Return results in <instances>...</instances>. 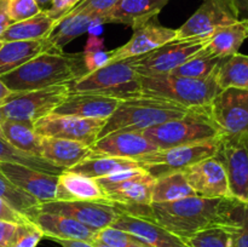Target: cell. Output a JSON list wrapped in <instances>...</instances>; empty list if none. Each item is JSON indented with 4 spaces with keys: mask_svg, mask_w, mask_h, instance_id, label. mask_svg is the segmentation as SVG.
I'll list each match as a JSON object with an SVG mask.
<instances>
[{
    "mask_svg": "<svg viewBox=\"0 0 248 247\" xmlns=\"http://www.w3.org/2000/svg\"><path fill=\"white\" fill-rule=\"evenodd\" d=\"M92 245H93L94 247H113V246H109V245L102 244V242H98V241H92Z\"/></svg>",
    "mask_w": 248,
    "mask_h": 247,
    "instance_id": "cell-53",
    "label": "cell"
},
{
    "mask_svg": "<svg viewBox=\"0 0 248 247\" xmlns=\"http://www.w3.org/2000/svg\"><path fill=\"white\" fill-rule=\"evenodd\" d=\"M0 222L26 224V223H31V220L27 216H24L23 213L15 210L11 205H9L6 201L0 198Z\"/></svg>",
    "mask_w": 248,
    "mask_h": 247,
    "instance_id": "cell-43",
    "label": "cell"
},
{
    "mask_svg": "<svg viewBox=\"0 0 248 247\" xmlns=\"http://www.w3.org/2000/svg\"><path fill=\"white\" fill-rule=\"evenodd\" d=\"M118 1L119 0H81L72 12H87L102 18Z\"/></svg>",
    "mask_w": 248,
    "mask_h": 247,
    "instance_id": "cell-42",
    "label": "cell"
},
{
    "mask_svg": "<svg viewBox=\"0 0 248 247\" xmlns=\"http://www.w3.org/2000/svg\"><path fill=\"white\" fill-rule=\"evenodd\" d=\"M215 156L224 166L232 198L248 203V135H222Z\"/></svg>",
    "mask_w": 248,
    "mask_h": 247,
    "instance_id": "cell-12",
    "label": "cell"
},
{
    "mask_svg": "<svg viewBox=\"0 0 248 247\" xmlns=\"http://www.w3.org/2000/svg\"><path fill=\"white\" fill-rule=\"evenodd\" d=\"M4 120H5V118H4V115H2L1 110H0V126H1V124L4 123Z\"/></svg>",
    "mask_w": 248,
    "mask_h": 247,
    "instance_id": "cell-54",
    "label": "cell"
},
{
    "mask_svg": "<svg viewBox=\"0 0 248 247\" xmlns=\"http://www.w3.org/2000/svg\"><path fill=\"white\" fill-rule=\"evenodd\" d=\"M216 77L222 90L235 87L248 91V56L235 53L225 58L218 68Z\"/></svg>",
    "mask_w": 248,
    "mask_h": 247,
    "instance_id": "cell-33",
    "label": "cell"
},
{
    "mask_svg": "<svg viewBox=\"0 0 248 247\" xmlns=\"http://www.w3.org/2000/svg\"><path fill=\"white\" fill-rule=\"evenodd\" d=\"M17 225L14 223L0 222V247H9L12 241Z\"/></svg>",
    "mask_w": 248,
    "mask_h": 247,
    "instance_id": "cell-46",
    "label": "cell"
},
{
    "mask_svg": "<svg viewBox=\"0 0 248 247\" xmlns=\"http://www.w3.org/2000/svg\"><path fill=\"white\" fill-rule=\"evenodd\" d=\"M103 119H84L51 113L34 123V130L43 137L77 140L91 147L103 128Z\"/></svg>",
    "mask_w": 248,
    "mask_h": 247,
    "instance_id": "cell-14",
    "label": "cell"
},
{
    "mask_svg": "<svg viewBox=\"0 0 248 247\" xmlns=\"http://www.w3.org/2000/svg\"><path fill=\"white\" fill-rule=\"evenodd\" d=\"M11 93H12V92L10 91L9 89H7L6 85H5L4 82L0 80V107L2 106V103L5 102V99H6L7 97H9Z\"/></svg>",
    "mask_w": 248,
    "mask_h": 247,
    "instance_id": "cell-51",
    "label": "cell"
},
{
    "mask_svg": "<svg viewBox=\"0 0 248 247\" xmlns=\"http://www.w3.org/2000/svg\"><path fill=\"white\" fill-rule=\"evenodd\" d=\"M82 57H84V64L86 67L87 73H90L108 64L109 61H110V51L82 53Z\"/></svg>",
    "mask_w": 248,
    "mask_h": 247,
    "instance_id": "cell-45",
    "label": "cell"
},
{
    "mask_svg": "<svg viewBox=\"0 0 248 247\" xmlns=\"http://www.w3.org/2000/svg\"><path fill=\"white\" fill-rule=\"evenodd\" d=\"M120 99L103 94L75 92L69 93L53 113L60 115H72L84 119L107 120L118 108Z\"/></svg>",
    "mask_w": 248,
    "mask_h": 247,
    "instance_id": "cell-21",
    "label": "cell"
},
{
    "mask_svg": "<svg viewBox=\"0 0 248 247\" xmlns=\"http://www.w3.org/2000/svg\"><path fill=\"white\" fill-rule=\"evenodd\" d=\"M43 237V232L33 222L18 224L9 247H36Z\"/></svg>",
    "mask_w": 248,
    "mask_h": 247,
    "instance_id": "cell-41",
    "label": "cell"
},
{
    "mask_svg": "<svg viewBox=\"0 0 248 247\" xmlns=\"http://www.w3.org/2000/svg\"><path fill=\"white\" fill-rule=\"evenodd\" d=\"M216 73L207 79H190L172 74L140 75L142 94L169 99L189 109L206 108L222 90Z\"/></svg>",
    "mask_w": 248,
    "mask_h": 247,
    "instance_id": "cell-4",
    "label": "cell"
},
{
    "mask_svg": "<svg viewBox=\"0 0 248 247\" xmlns=\"http://www.w3.org/2000/svg\"><path fill=\"white\" fill-rule=\"evenodd\" d=\"M183 172L196 196L207 199L232 198L227 172L216 156L202 160Z\"/></svg>",
    "mask_w": 248,
    "mask_h": 247,
    "instance_id": "cell-17",
    "label": "cell"
},
{
    "mask_svg": "<svg viewBox=\"0 0 248 247\" xmlns=\"http://www.w3.org/2000/svg\"><path fill=\"white\" fill-rule=\"evenodd\" d=\"M51 1H52V0H36V2H38L39 6H40L41 10H46V9H47V7L50 6Z\"/></svg>",
    "mask_w": 248,
    "mask_h": 247,
    "instance_id": "cell-52",
    "label": "cell"
},
{
    "mask_svg": "<svg viewBox=\"0 0 248 247\" xmlns=\"http://www.w3.org/2000/svg\"><path fill=\"white\" fill-rule=\"evenodd\" d=\"M237 201L234 198L207 199L195 195L171 202L138 206L124 212L149 218L184 241L201 230L229 225Z\"/></svg>",
    "mask_w": 248,
    "mask_h": 247,
    "instance_id": "cell-1",
    "label": "cell"
},
{
    "mask_svg": "<svg viewBox=\"0 0 248 247\" xmlns=\"http://www.w3.org/2000/svg\"><path fill=\"white\" fill-rule=\"evenodd\" d=\"M69 94V85H55L40 90L12 92L0 107L7 120L33 124L53 113Z\"/></svg>",
    "mask_w": 248,
    "mask_h": 247,
    "instance_id": "cell-8",
    "label": "cell"
},
{
    "mask_svg": "<svg viewBox=\"0 0 248 247\" xmlns=\"http://www.w3.org/2000/svg\"><path fill=\"white\" fill-rule=\"evenodd\" d=\"M190 110L169 99L145 94L124 99L106 120L98 138L116 131H143L173 119L183 118Z\"/></svg>",
    "mask_w": 248,
    "mask_h": 247,
    "instance_id": "cell-3",
    "label": "cell"
},
{
    "mask_svg": "<svg viewBox=\"0 0 248 247\" xmlns=\"http://www.w3.org/2000/svg\"><path fill=\"white\" fill-rule=\"evenodd\" d=\"M248 39V19L240 18L235 23L218 28L211 34L206 50L220 58L239 53L240 47Z\"/></svg>",
    "mask_w": 248,
    "mask_h": 247,
    "instance_id": "cell-26",
    "label": "cell"
},
{
    "mask_svg": "<svg viewBox=\"0 0 248 247\" xmlns=\"http://www.w3.org/2000/svg\"><path fill=\"white\" fill-rule=\"evenodd\" d=\"M111 227L133 235L148 247H188L181 237L160 227L149 218L138 217L121 210Z\"/></svg>",
    "mask_w": 248,
    "mask_h": 247,
    "instance_id": "cell-20",
    "label": "cell"
},
{
    "mask_svg": "<svg viewBox=\"0 0 248 247\" xmlns=\"http://www.w3.org/2000/svg\"><path fill=\"white\" fill-rule=\"evenodd\" d=\"M2 1L7 16L12 23L31 18L43 11L36 0H2Z\"/></svg>",
    "mask_w": 248,
    "mask_h": 247,
    "instance_id": "cell-40",
    "label": "cell"
},
{
    "mask_svg": "<svg viewBox=\"0 0 248 247\" xmlns=\"http://www.w3.org/2000/svg\"><path fill=\"white\" fill-rule=\"evenodd\" d=\"M2 45H4V41H2V40H0V48L2 47Z\"/></svg>",
    "mask_w": 248,
    "mask_h": 247,
    "instance_id": "cell-55",
    "label": "cell"
},
{
    "mask_svg": "<svg viewBox=\"0 0 248 247\" xmlns=\"http://www.w3.org/2000/svg\"><path fill=\"white\" fill-rule=\"evenodd\" d=\"M0 162L23 165V166L38 170V171L52 174H61L64 171L61 167L55 166V165L44 160L43 157L35 156V155L29 154L23 150L17 149L11 143L7 142L1 135H0Z\"/></svg>",
    "mask_w": 248,
    "mask_h": 247,
    "instance_id": "cell-34",
    "label": "cell"
},
{
    "mask_svg": "<svg viewBox=\"0 0 248 247\" xmlns=\"http://www.w3.org/2000/svg\"><path fill=\"white\" fill-rule=\"evenodd\" d=\"M208 114L222 135H248V91L235 87L220 90L212 99Z\"/></svg>",
    "mask_w": 248,
    "mask_h": 247,
    "instance_id": "cell-13",
    "label": "cell"
},
{
    "mask_svg": "<svg viewBox=\"0 0 248 247\" xmlns=\"http://www.w3.org/2000/svg\"><path fill=\"white\" fill-rule=\"evenodd\" d=\"M57 26V21L50 16L45 10L31 18L12 23L2 34L4 43L21 40H38L47 38Z\"/></svg>",
    "mask_w": 248,
    "mask_h": 247,
    "instance_id": "cell-28",
    "label": "cell"
},
{
    "mask_svg": "<svg viewBox=\"0 0 248 247\" xmlns=\"http://www.w3.org/2000/svg\"><path fill=\"white\" fill-rule=\"evenodd\" d=\"M90 156H113L137 159L157 150L140 131H116L98 138L90 147Z\"/></svg>",
    "mask_w": 248,
    "mask_h": 247,
    "instance_id": "cell-18",
    "label": "cell"
},
{
    "mask_svg": "<svg viewBox=\"0 0 248 247\" xmlns=\"http://www.w3.org/2000/svg\"><path fill=\"white\" fill-rule=\"evenodd\" d=\"M232 216V247H248V203L237 201Z\"/></svg>",
    "mask_w": 248,
    "mask_h": 247,
    "instance_id": "cell-38",
    "label": "cell"
},
{
    "mask_svg": "<svg viewBox=\"0 0 248 247\" xmlns=\"http://www.w3.org/2000/svg\"><path fill=\"white\" fill-rule=\"evenodd\" d=\"M31 222L43 232L44 237L55 240H78L92 242L96 232L73 218L38 211Z\"/></svg>",
    "mask_w": 248,
    "mask_h": 247,
    "instance_id": "cell-23",
    "label": "cell"
},
{
    "mask_svg": "<svg viewBox=\"0 0 248 247\" xmlns=\"http://www.w3.org/2000/svg\"><path fill=\"white\" fill-rule=\"evenodd\" d=\"M211 35L194 36L189 39H174L155 50L127 58L142 77L170 74L173 69L195 57L206 47Z\"/></svg>",
    "mask_w": 248,
    "mask_h": 247,
    "instance_id": "cell-7",
    "label": "cell"
},
{
    "mask_svg": "<svg viewBox=\"0 0 248 247\" xmlns=\"http://www.w3.org/2000/svg\"><path fill=\"white\" fill-rule=\"evenodd\" d=\"M240 19L235 0H203L195 14L177 31L176 39L211 35L218 28Z\"/></svg>",
    "mask_w": 248,
    "mask_h": 247,
    "instance_id": "cell-15",
    "label": "cell"
},
{
    "mask_svg": "<svg viewBox=\"0 0 248 247\" xmlns=\"http://www.w3.org/2000/svg\"><path fill=\"white\" fill-rule=\"evenodd\" d=\"M218 139L169 149H157L136 160L144 171L156 179L174 172H183L202 160L215 156L218 149Z\"/></svg>",
    "mask_w": 248,
    "mask_h": 247,
    "instance_id": "cell-9",
    "label": "cell"
},
{
    "mask_svg": "<svg viewBox=\"0 0 248 247\" xmlns=\"http://www.w3.org/2000/svg\"><path fill=\"white\" fill-rule=\"evenodd\" d=\"M89 92L120 101L142 94L140 75L128 60L108 63L69 84V93Z\"/></svg>",
    "mask_w": 248,
    "mask_h": 247,
    "instance_id": "cell-6",
    "label": "cell"
},
{
    "mask_svg": "<svg viewBox=\"0 0 248 247\" xmlns=\"http://www.w3.org/2000/svg\"><path fill=\"white\" fill-rule=\"evenodd\" d=\"M39 211L73 218L93 232L113 225L120 210L111 202L98 201H50L40 203Z\"/></svg>",
    "mask_w": 248,
    "mask_h": 247,
    "instance_id": "cell-16",
    "label": "cell"
},
{
    "mask_svg": "<svg viewBox=\"0 0 248 247\" xmlns=\"http://www.w3.org/2000/svg\"><path fill=\"white\" fill-rule=\"evenodd\" d=\"M170 0H119L103 17L102 23L125 24L135 29L159 15Z\"/></svg>",
    "mask_w": 248,
    "mask_h": 247,
    "instance_id": "cell-22",
    "label": "cell"
},
{
    "mask_svg": "<svg viewBox=\"0 0 248 247\" xmlns=\"http://www.w3.org/2000/svg\"><path fill=\"white\" fill-rule=\"evenodd\" d=\"M104 48V39L99 38V36L94 35H89L86 41V45H85L84 53H93V52H99V51H103Z\"/></svg>",
    "mask_w": 248,
    "mask_h": 247,
    "instance_id": "cell-47",
    "label": "cell"
},
{
    "mask_svg": "<svg viewBox=\"0 0 248 247\" xmlns=\"http://www.w3.org/2000/svg\"><path fill=\"white\" fill-rule=\"evenodd\" d=\"M195 196L184 172H174L156 178L152 193V203L171 202Z\"/></svg>",
    "mask_w": 248,
    "mask_h": 247,
    "instance_id": "cell-32",
    "label": "cell"
},
{
    "mask_svg": "<svg viewBox=\"0 0 248 247\" xmlns=\"http://www.w3.org/2000/svg\"><path fill=\"white\" fill-rule=\"evenodd\" d=\"M43 137V136H41ZM91 155L89 145L62 138H41L40 156L55 166L69 170Z\"/></svg>",
    "mask_w": 248,
    "mask_h": 247,
    "instance_id": "cell-24",
    "label": "cell"
},
{
    "mask_svg": "<svg viewBox=\"0 0 248 247\" xmlns=\"http://www.w3.org/2000/svg\"><path fill=\"white\" fill-rule=\"evenodd\" d=\"M132 169H142L140 166V162L135 159L113 156H89L87 159L75 165L74 167L69 169V171L97 179Z\"/></svg>",
    "mask_w": 248,
    "mask_h": 247,
    "instance_id": "cell-30",
    "label": "cell"
},
{
    "mask_svg": "<svg viewBox=\"0 0 248 247\" xmlns=\"http://www.w3.org/2000/svg\"><path fill=\"white\" fill-rule=\"evenodd\" d=\"M87 74L82 53L51 51L39 55L0 77L11 92L33 91L55 85H69Z\"/></svg>",
    "mask_w": 248,
    "mask_h": 247,
    "instance_id": "cell-2",
    "label": "cell"
},
{
    "mask_svg": "<svg viewBox=\"0 0 248 247\" xmlns=\"http://www.w3.org/2000/svg\"><path fill=\"white\" fill-rule=\"evenodd\" d=\"M0 171L17 188L35 198L40 203L50 201H74L60 184V174L46 173L10 162H0Z\"/></svg>",
    "mask_w": 248,
    "mask_h": 247,
    "instance_id": "cell-11",
    "label": "cell"
},
{
    "mask_svg": "<svg viewBox=\"0 0 248 247\" xmlns=\"http://www.w3.org/2000/svg\"><path fill=\"white\" fill-rule=\"evenodd\" d=\"M0 135L17 149L40 156L43 137L35 132L33 124L5 119L0 126Z\"/></svg>",
    "mask_w": 248,
    "mask_h": 247,
    "instance_id": "cell-31",
    "label": "cell"
},
{
    "mask_svg": "<svg viewBox=\"0 0 248 247\" xmlns=\"http://www.w3.org/2000/svg\"><path fill=\"white\" fill-rule=\"evenodd\" d=\"M60 247H94L92 242L78 241V240H55Z\"/></svg>",
    "mask_w": 248,
    "mask_h": 247,
    "instance_id": "cell-49",
    "label": "cell"
},
{
    "mask_svg": "<svg viewBox=\"0 0 248 247\" xmlns=\"http://www.w3.org/2000/svg\"><path fill=\"white\" fill-rule=\"evenodd\" d=\"M224 60L225 58L217 57L203 48L195 57L177 67L170 74L190 79H207L217 72Z\"/></svg>",
    "mask_w": 248,
    "mask_h": 247,
    "instance_id": "cell-35",
    "label": "cell"
},
{
    "mask_svg": "<svg viewBox=\"0 0 248 247\" xmlns=\"http://www.w3.org/2000/svg\"><path fill=\"white\" fill-rule=\"evenodd\" d=\"M109 201L119 210L126 211L152 203L156 179L143 169H132L97 178Z\"/></svg>",
    "mask_w": 248,
    "mask_h": 247,
    "instance_id": "cell-10",
    "label": "cell"
},
{
    "mask_svg": "<svg viewBox=\"0 0 248 247\" xmlns=\"http://www.w3.org/2000/svg\"><path fill=\"white\" fill-rule=\"evenodd\" d=\"M12 24L11 19L9 18L6 14V10H5V5L2 0H0V39H1L2 34L5 33L7 28Z\"/></svg>",
    "mask_w": 248,
    "mask_h": 247,
    "instance_id": "cell-48",
    "label": "cell"
},
{
    "mask_svg": "<svg viewBox=\"0 0 248 247\" xmlns=\"http://www.w3.org/2000/svg\"><path fill=\"white\" fill-rule=\"evenodd\" d=\"M237 10H239L240 18L248 19V0H235Z\"/></svg>",
    "mask_w": 248,
    "mask_h": 247,
    "instance_id": "cell-50",
    "label": "cell"
},
{
    "mask_svg": "<svg viewBox=\"0 0 248 247\" xmlns=\"http://www.w3.org/2000/svg\"><path fill=\"white\" fill-rule=\"evenodd\" d=\"M93 241L102 242L113 247H148L143 242H140L137 237L124 230L116 229L114 227L104 228L96 232Z\"/></svg>",
    "mask_w": 248,
    "mask_h": 247,
    "instance_id": "cell-39",
    "label": "cell"
},
{
    "mask_svg": "<svg viewBox=\"0 0 248 247\" xmlns=\"http://www.w3.org/2000/svg\"><path fill=\"white\" fill-rule=\"evenodd\" d=\"M102 23L101 18L87 12H68L60 19L52 33L47 36L53 48L57 52H62L65 45L77 39L78 36L87 33L92 24ZM103 24V23H102Z\"/></svg>",
    "mask_w": 248,
    "mask_h": 247,
    "instance_id": "cell-27",
    "label": "cell"
},
{
    "mask_svg": "<svg viewBox=\"0 0 248 247\" xmlns=\"http://www.w3.org/2000/svg\"><path fill=\"white\" fill-rule=\"evenodd\" d=\"M157 149L215 140L222 136L208 114V108L191 109L183 118L173 119L140 131Z\"/></svg>",
    "mask_w": 248,
    "mask_h": 247,
    "instance_id": "cell-5",
    "label": "cell"
},
{
    "mask_svg": "<svg viewBox=\"0 0 248 247\" xmlns=\"http://www.w3.org/2000/svg\"><path fill=\"white\" fill-rule=\"evenodd\" d=\"M0 198L11 205L15 210L27 216L31 220L40 207V202L35 198L17 188L12 182H10V179L4 176L1 171H0Z\"/></svg>",
    "mask_w": 248,
    "mask_h": 247,
    "instance_id": "cell-36",
    "label": "cell"
},
{
    "mask_svg": "<svg viewBox=\"0 0 248 247\" xmlns=\"http://www.w3.org/2000/svg\"><path fill=\"white\" fill-rule=\"evenodd\" d=\"M176 35V29L160 26V24L154 23L152 19L144 26L135 29L133 35L131 36L127 43L124 44L120 47L115 48V50L110 51L109 63L145 55V53L157 48L159 46L174 40Z\"/></svg>",
    "mask_w": 248,
    "mask_h": 247,
    "instance_id": "cell-19",
    "label": "cell"
},
{
    "mask_svg": "<svg viewBox=\"0 0 248 247\" xmlns=\"http://www.w3.org/2000/svg\"><path fill=\"white\" fill-rule=\"evenodd\" d=\"M60 184L72 196L73 200L110 202L106 191L96 178L64 170L60 174Z\"/></svg>",
    "mask_w": 248,
    "mask_h": 247,
    "instance_id": "cell-29",
    "label": "cell"
},
{
    "mask_svg": "<svg viewBox=\"0 0 248 247\" xmlns=\"http://www.w3.org/2000/svg\"><path fill=\"white\" fill-rule=\"evenodd\" d=\"M80 1H81V0H52L50 6H48L45 11L47 12L52 18H55L58 23V21L62 19L68 12L72 11Z\"/></svg>",
    "mask_w": 248,
    "mask_h": 247,
    "instance_id": "cell-44",
    "label": "cell"
},
{
    "mask_svg": "<svg viewBox=\"0 0 248 247\" xmlns=\"http://www.w3.org/2000/svg\"><path fill=\"white\" fill-rule=\"evenodd\" d=\"M51 51H55V48L48 38L4 43L0 48V77L17 69L39 55Z\"/></svg>",
    "mask_w": 248,
    "mask_h": 247,
    "instance_id": "cell-25",
    "label": "cell"
},
{
    "mask_svg": "<svg viewBox=\"0 0 248 247\" xmlns=\"http://www.w3.org/2000/svg\"><path fill=\"white\" fill-rule=\"evenodd\" d=\"M229 225L201 230L184 240V242L188 247H232V232Z\"/></svg>",
    "mask_w": 248,
    "mask_h": 247,
    "instance_id": "cell-37",
    "label": "cell"
}]
</instances>
